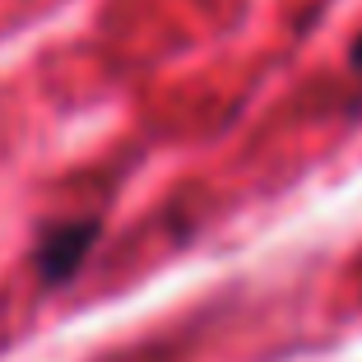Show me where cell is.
Instances as JSON below:
<instances>
[{
    "instance_id": "6da1fadb",
    "label": "cell",
    "mask_w": 362,
    "mask_h": 362,
    "mask_svg": "<svg viewBox=\"0 0 362 362\" xmlns=\"http://www.w3.org/2000/svg\"><path fill=\"white\" fill-rule=\"evenodd\" d=\"M103 223L98 218H65V223H47L37 233V251H33V265H37V279L52 288L70 284L79 274V265L88 260Z\"/></svg>"
},
{
    "instance_id": "7a4b0ae2",
    "label": "cell",
    "mask_w": 362,
    "mask_h": 362,
    "mask_svg": "<svg viewBox=\"0 0 362 362\" xmlns=\"http://www.w3.org/2000/svg\"><path fill=\"white\" fill-rule=\"evenodd\" d=\"M353 65L362 70V37H358V47H353Z\"/></svg>"
}]
</instances>
